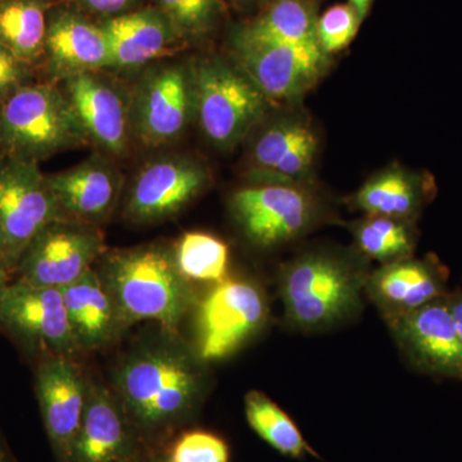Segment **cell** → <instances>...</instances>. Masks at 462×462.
<instances>
[{
    "mask_svg": "<svg viewBox=\"0 0 462 462\" xmlns=\"http://www.w3.org/2000/svg\"><path fill=\"white\" fill-rule=\"evenodd\" d=\"M42 66L48 81L57 84L84 72L111 69L107 36L98 21L78 5H51Z\"/></svg>",
    "mask_w": 462,
    "mask_h": 462,
    "instance_id": "obj_14",
    "label": "cell"
},
{
    "mask_svg": "<svg viewBox=\"0 0 462 462\" xmlns=\"http://www.w3.org/2000/svg\"><path fill=\"white\" fill-rule=\"evenodd\" d=\"M196 118L216 148L239 144L266 112V97L233 60L202 57L191 62Z\"/></svg>",
    "mask_w": 462,
    "mask_h": 462,
    "instance_id": "obj_5",
    "label": "cell"
},
{
    "mask_svg": "<svg viewBox=\"0 0 462 462\" xmlns=\"http://www.w3.org/2000/svg\"><path fill=\"white\" fill-rule=\"evenodd\" d=\"M60 291L79 351L108 345L127 327L97 270H89Z\"/></svg>",
    "mask_w": 462,
    "mask_h": 462,
    "instance_id": "obj_23",
    "label": "cell"
},
{
    "mask_svg": "<svg viewBox=\"0 0 462 462\" xmlns=\"http://www.w3.org/2000/svg\"><path fill=\"white\" fill-rule=\"evenodd\" d=\"M105 254V238L97 225L63 217L48 225L18 261L17 279L62 289L91 270Z\"/></svg>",
    "mask_w": 462,
    "mask_h": 462,
    "instance_id": "obj_9",
    "label": "cell"
},
{
    "mask_svg": "<svg viewBox=\"0 0 462 462\" xmlns=\"http://www.w3.org/2000/svg\"><path fill=\"white\" fill-rule=\"evenodd\" d=\"M318 18L316 0H273L260 16L233 33L254 41L314 44Z\"/></svg>",
    "mask_w": 462,
    "mask_h": 462,
    "instance_id": "obj_26",
    "label": "cell"
},
{
    "mask_svg": "<svg viewBox=\"0 0 462 462\" xmlns=\"http://www.w3.org/2000/svg\"><path fill=\"white\" fill-rule=\"evenodd\" d=\"M230 208L243 234L260 248L300 238L314 225L318 207L294 184H254L233 194Z\"/></svg>",
    "mask_w": 462,
    "mask_h": 462,
    "instance_id": "obj_11",
    "label": "cell"
},
{
    "mask_svg": "<svg viewBox=\"0 0 462 462\" xmlns=\"http://www.w3.org/2000/svg\"><path fill=\"white\" fill-rule=\"evenodd\" d=\"M318 145V136L309 124L276 121L254 138L252 178L256 184H293L311 169Z\"/></svg>",
    "mask_w": 462,
    "mask_h": 462,
    "instance_id": "obj_21",
    "label": "cell"
},
{
    "mask_svg": "<svg viewBox=\"0 0 462 462\" xmlns=\"http://www.w3.org/2000/svg\"><path fill=\"white\" fill-rule=\"evenodd\" d=\"M196 117L191 62L149 65L130 94V123L144 145L178 141Z\"/></svg>",
    "mask_w": 462,
    "mask_h": 462,
    "instance_id": "obj_8",
    "label": "cell"
},
{
    "mask_svg": "<svg viewBox=\"0 0 462 462\" xmlns=\"http://www.w3.org/2000/svg\"><path fill=\"white\" fill-rule=\"evenodd\" d=\"M269 305L256 282L226 278L216 282L197 306L196 356L216 363L238 352L267 320Z\"/></svg>",
    "mask_w": 462,
    "mask_h": 462,
    "instance_id": "obj_7",
    "label": "cell"
},
{
    "mask_svg": "<svg viewBox=\"0 0 462 462\" xmlns=\"http://www.w3.org/2000/svg\"><path fill=\"white\" fill-rule=\"evenodd\" d=\"M162 456L166 462H229L230 449L217 434L196 430L176 438Z\"/></svg>",
    "mask_w": 462,
    "mask_h": 462,
    "instance_id": "obj_32",
    "label": "cell"
},
{
    "mask_svg": "<svg viewBox=\"0 0 462 462\" xmlns=\"http://www.w3.org/2000/svg\"><path fill=\"white\" fill-rule=\"evenodd\" d=\"M98 273L127 325L153 320L176 331L194 303L190 282L166 245L152 243L103 254Z\"/></svg>",
    "mask_w": 462,
    "mask_h": 462,
    "instance_id": "obj_3",
    "label": "cell"
},
{
    "mask_svg": "<svg viewBox=\"0 0 462 462\" xmlns=\"http://www.w3.org/2000/svg\"><path fill=\"white\" fill-rule=\"evenodd\" d=\"M200 364L180 346L154 345L138 349L121 365L117 396L144 448L153 451L199 411L206 383Z\"/></svg>",
    "mask_w": 462,
    "mask_h": 462,
    "instance_id": "obj_1",
    "label": "cell"
},
{
    "mask_svg": "<svg viewBox=\"0 0 462 462\" xmlns=\"http://www.w3.org/2000/svg\"><path fill=\"white\" fill-rule=\"evenodd\" d=\"M7 282H9L0 281V293H2L3 288L5 287V284H7Z\"/></svg>",
    "mask_w": 462,
    "mask_h": 462,
    "instance_id": "obj_41",
    "label": "cell"
},
{
    "mask_svg": "<svg viewBox=\"0 0 462 462\" xmlns=\"http://www.w3.org/2000/svg\"><path fill=\"white\" fill-rule=\"evenodd\" d=\"M89 143L60 84L33 81L0 106V156L42 161Z\"/></svg>",
    "mask_w": 462,
    "mask_h": 462,
    "instance_id": "obj_4",
    "label": "cell"
},
{
    "mask_svg": "<svg viewBox=\"0 0 462 462\" xmlns=\"http://www.w3.org/2000/svg\"><path fill=\"white\" fill-rule=\"evenodd\" d=\"M372 3L373 0H348V5L355 8L361 21H364L369 14Z\"/></svg>",
    "mask_w": 462,
    "mask_h": 462,
    "instance_id": "obj_36",
    "label": "cell"
},
{
    "mask_svg": "<svg viewBox=\"0 0 462 462\" xmlns=\"http://www.w3.org/2000/svg\"><path fill=\"white\" fill-rule=\"evenodd\" d=\"M0 462H14V457H12L11 452H9L8 447L5 446L2 436H0Z\"/></svg>",
    "mask_w": 462,
    "mask_h": 462,
    "instance_id": "obj_38",
    "label": "cell"
},
{
    "mask_svg": "<svg viewBox=\"0 0 462 462\" xmlns=\"http://www.w3.org/2000/svg\"><path fill=\"white\" fill-rule=\"evenodd\" d=\"M433 194L434 182L430 176L392 167L365 182L352 205L367 216L415 223Z\"/></svg>",
    "mask_w": 462,
    "mask_h": 462,
    "instance_id": "obj_24",
    "label": "cell"
},
{
    "mask_svg": "<svg viewBox=\"0 0 462 462\" xmlns=\"http://www.w3.org/2000/svg\"><path fill=\"white\" fill-rule=\"evenodd\" d=\"M208 182L206 167L193 158H158L143 167L134 179L126 216L141 224L166 220L193 202Z\"/></svg>",
    "mask_w": 462,
    "mask_h": 462,
    "instance_id": "obj_13",
    "label": "cell"
},
{
    "mask_svg": "<svg viewBox=\"0 0 462 462\" xmlns=\"http://www.w3.org/2000/svg\"><path fill=\"white\" fill-rule=\"evenodd\" d=\"M145 2L147 0H74V5L89 16H96L102 20V18L121 16V14L145 7Z\"/></svg>",
    "mask_w": 462,
    "mask_h": 462,
    "instance_id": "obj_34",
    "label": "cell"
},
{
    "mask_svg": "<svg viewBox=\"0 0 462 462\" xmlns=\"http://www.w3.org/2000/svg\"><path fill=\"white\" fill-rule=\"evenodd\" d=\"M63 217L38 163L0 157V254L11 275L32 240Z\"/></svg>",
    "mask_w": 462,
    "mask_h": 462,
    "instance_id": "obj_6",
    "label": "cell"
},
{
    "mask_svg": "<svg viewBox=\"0 0 462 462\" xmlns=\"http://www.w3.org/2000/svg\"><path fill=\"white\" fill-rule=\"evenodd\" d=\"M361 257L310 252L285 264L279 293L289 324L311 333L330 329L357 314L370 275Z\"/></svg>",
    "mask_w": 462,
    "mask_h": 462,
    "instance_id": "obj_2",
    "label": "cell"
},
{
    "mask_svg": "<svg viewBox=\"0 0 462 462\" xmlns=\"http://www.w3.org/2000/svg\"><path fill=\"white\" fill-rule=\"evenodd\" d=\"M89 143L114 156L129 151L130 94L99 71L84 72L60 81Z\"/></svg>",
    "mask_w": 462,
    "mask_h": 462,
    "instance_id": "obj_17",
    "label": "cell"
},
{
    "mask_svg": "<svg viewBox=\"0 0 462 462\" xmlns=\"http://www.w3.org/2000/svg\"><path fill=\"white\" fill-rule=\"evenodd\" d=\"M0 157H2V156H0Z\"/></svg>",
    "mask_w": 462,
    "mask_h": 462,
    "instance_id": "obj_42",
    "label": "cell"
},
{
    "mask_svg": "<svg viewBox=\"0 0 462 462\" xmlns=\"http://www.w3.org/2000/svg\"><path fill=\"white\" fill-rule=\"evenodd\" d=\"M447 302H448L451 314L454 316L456 329H457L458 339L462 346V291H452L447 294Z\"/></svg>",
    "mask_w": 462,
    "mask_h": 462,
    "instance_id": "obj_35",
    "label": "cell"
},
{
    "mask_svg": "<svg viewBox=\"0 0 462 462\" xmlns=\"http://www.w3.org/2000/svg\"><path fill=\"white\" fill-rule=\"evenodd\" d=\"M363 21L352 5H337L324 12L316 23V42L325 56L346 50L357 35Z\"/></svg>",
    "mask_w": 462,
    "mask_h": 462,
    "instance_id": "obj_31",
    "label": "cell"
},
{
    "mask_svg": "<svg viewBox=\"0 0 462 462\" xmlns=\"http://www.w3.org/2000/svg\"><path fill=\"white\" fill-rule=\"evenodd\" d=\"M48 0H0V44L27 65L44 62Z\"/></svg>",
    "mask_w": 462,
    "mask_h": 462,
    "instance_id": "obj_25",
    "label": "cell"
},
{
    "mask_svg": "<svg viewBox=\"0 0 462 462\" xmlns=\"http://www.w3.org/2000/svg\"><path fill=\"white\" fill-rule=\"evenodd\" d=\"M387 324L401 351L416 369L462 380V346L447 296Z\"/></svg>",
    "mask_w": 462,
    "mask_h": 462,
    "instance_id": "obj_15",
    "label": "cell"
},
{
    "mask_svg": "<svg viewBox=\"0 0 462 462\" xmlns=\"http://www.w3.org/2000/svg\"><path fill=\"white\" fill-rule=\"evenodd\" d=\"M9 276H11V273H9L2 254H0V281L9 282Z\"/></svg>",
    "mask_w": 462,
    "mask_h": 462,
    "instance_id": "obj_39",
    "label": "cell"
},
{
    "mask_svg": "<svg viewBox=\"0 0 462 462\" xmlns=\"http://www.w3.org/2000/svg\"><path fill=\"white\" fill-rule=\"evenodd\" d=\"M47 180L66 217L97 226L114 211L121 188L117 169L100 154L47 175Z\"/></svg>",
    "mask_w": 462,
    "mask_h": 462,
    "instance_id": "obj_20",
    "label": "cell"
},
{
    "mask_svg": "<svg viewBox=\"0 0 462 462\" xmlns=\"http://www.w3.org/2000/svg\"><path fill=\"white\" fill-rule=\"evenodd\" d=\"M111 51V69H141L180 42L169 18L156 5L98 20Z\"/></svg>",
    "mask_w": 462,
    "mask_h": 462,
    "instance_id": "obj_22",
    "label": "cell"
},
{
    "mask_svg": "<svg viewBox=\"0 0 462 462\" xmlns=\"http://www.w3.org/2000/svg\"><path fill=\"white\" fill-rule=\"evenodd\" d=\"M36 396L58 461L69 462L83 421L88 387L80 367L66 356H47L36 370Z\"/></svg>",
    "mask_w": 462,
    "mask_h": 462,
    "instance_id": "obj_16",
    "label": "cell"
},
{
    "mask_svg": "<svg viewBox=\"0 0 462 462\" xmlns=\"http://www.w3.org/2000/svg\"><path fill=\"white\" fill-rule=\"evenodd\" d=\"M351 229L360 254L382 264L412 257L415 252L416 233L409 221L366 215Z\"/></svg>",
    "mask_w": 462,
    "mask_h": 462,
    "instance_id": "obj_28",
    "label": "cell"
},
{
    "mask_svg": "<svg viewBox=\"0 0 462 462\" xmlns=\"http://www.w3.org/2000/svg\"><path fill=\"white\" fill-rule=\"evenodd\" d=\"M144 454L117 393L89 384L83 421L69 462H136Z\"/></svg>",
    "mask_w": 462,
    "mask_h": 462,
    "instance_id": "obj_18",
    "label": "cell"
},
{
    "mask_svg": "<svg viewBox=\"0 0 462 462\" xmlns=\"http://www.w3.org/2000/svg\"><path fill=\"white\" fill-rule=\"evenodd\" d=\"M448 272L436 256L409 257L370 273L365 293L385 322L448 294Z\"/></svg>",
    "mask_w": 462,
    "mask_h": 462,
    "instance_id": "obj_19",
    "label": "cell"
},
{
    "mask_svg": "<svg viewBox=\"0 0 462 462\" xmlns=\"http://www.w3.org/2000/svg\"><path fill=\"white\" fill-rule=\"evenodd\" d=\"M231 60L269 99L297 98L318 81L327 56L319 45L254 41L231 32Z\"/></svg>",
    "mask_w": 462,
    "mask_h": 462,
    "instance_id": "obj_12",
    "label": "cell"
},
{
    "mask_svg": "<svg viewBox=\"0 0 462 462\" xmlns=\"http://www.w3.org/2000/svg\"><path fill=\"white\" fill-rule=\"evenodd\" d=\"M136 462H166L165 458H163L162 454H153V451H147L142 455V457L139 458Z\"/></svg>",
    "mask_w": 462,
    "mask_h": 462,
    "instance_id": "obj_37",
    "label": "cell"
},
{
    "mask_svg": "<svg viewBox=\"0 0 462 462\" xmlns=\"http://www.w3.org/2000/svg\"><path fill=\"white\" fill-rule=\"evenodd\" d=\"M176 266L187 281L220 282L227 278L229 247L208 233L182 234L173 248Z\"/></svg>",
    "mask_w": 462,
    "mask_h": 462,
    "instance_id": "obj_29",
    "label": "cell"
},
{
    "mask_svg": "<svg viewBox=\"0 0 462 462\" xmlns=\"http://www.w3.org/2000/svg\"><path fill=\"white\" fill-rule=\"evenodd\" d=\"M236 5H242V7H248V5H257L261 0H231Z\"/></svg>",
    "mask_w": 462,
    "mask_h": 462,
    "instance_id": "obj_40",
    "label": "cell"
},
{
    "mask_svg": "<svg viewBox=\"0 0 462 462\" xmlns=\"http://www.w3.org/2000/svg\"><path fill=\"white\" fill-rule=\"evenodd\" d=\"M0 328L29 351L72 357L79 352L62 291L16 281L0 293Z\"/></svg>",
    "mask_w": 462,
    "mask_h": 462,
    "instance_id": "obj_10",
    "label": "cell"
},
{
    "mask_svg": "<svg viewBox=\"0 0 462 462\" xmlns=\"http://www.w3.org/2000/svg\"><path fill=\"white\" fill-rule=\"evenodd\" d=\"M245 406L249 427L279 454L291 458L318 457L293 419L272 398L252 391L245 394Z\"/></svg>",
    "mask_w": 462,
    "mask_h": 462,
    "instance_id": "obj_27",
    "label": "cell"
},
{
    "mask_svg": "<svg viewBox=\"0 0 462 462\" xmlns=\"http://www.w3.org/2000/svg\"><path fill=\"white\" fill-rule=\"evenodd\" d=\"M165 14L181 42L206 38L220 23L223 5L220 0H153Z\"/></svg>",
    "mask_w": 462,
    "mask_h": 462,
    "instance_id": "obj_30",
    "label": "cell"
},
{
    "mask_svg": "<svg viewBox=\"0 0 462 462\" xmlns=\"http://www.w3.org/2000/svg\"><path fill=\"white\" fill-rule=\"evenodd\" d=\"M35 69L0 44V106L18 89L33 83Z\"/></svg>",
    "mask_w": 462,
    "mask_h": 462,
    "instance_id": "obj_33",
    "label": "cell"
}]
</instances>
